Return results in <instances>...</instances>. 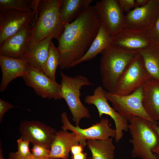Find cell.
Instances as JSON below:
<instances>
[{"mask_svg": "<svg viewBox=\"0 0 159 159\" xmlns=\"http://www.w3.org/2000/svg\"><path fill=\"white\" fill-rule=\"evenodd\" d=\"M112 45L127 51L137 52L147 49L154 44L145 34L126 26L112 37Z\"/></svg>", "mask_w": 159, "mask_h": 159, "instance_id": "9a60e30c", "label": "cell"}, {"mask_svg": "<svg viewBox=\"0 0 159 159\" xmlns=\"http://www.w3.org/2000/svg\"><path fill=\"white\" fill-rule=\"evenodd\" d=\"M144 33L154 45L159 46V15L153 26Z\"/></svg>", "mask_w": 159, "mask_h": 159, "instance_id": "4316f807", "label": "cell"}, {"mask_svg": "<svg viewBox=\"0 0 159 159\" xmlns=\"http://www.w3.org/2000/svg\"><path fill=\"white\" fill-rule=\"evenodd\" d=\"M89 159H92L91 158H90Z\"/></svg>", "mask_w": 159, "mask_h": 159, "instance_id": "f35d334b", "label": "cell"}, {"mask_svg": "<svg viewBox=\"0 0 159 159\" xmlns=\"http://www.w3.org/2000/svg\"><path fill=\"white\" fill-rule=\"evenodd\" d=\"M27 68V73L22 77L26 84L32 88L37 95L50 100L63 99L60 84L42 71L29 67Z\"/></svg>", "mask_w": 159, "mask_h": 159, "instance_id": "8fae6325", "label": "cell"}, {"mask_svg": "<svg viewBox=\"0 0 159 159\" xmlns=\"http://www.w3.org/2000/svg\"><path fill=\"white\" fill-rule=\"evenodd\" d=\"M158 125L159 126V123L158 124Z\"/></svg>", "mask_w": 159, "mask_h": 159, "instance_id": "60d3db41", "label": "cell"}, {"mask_svg": "<svg viewBox=\"0 0 159 159\" xmlns=\"http://www.w3.org/2000/svg\"><path fill=\"white\" fill-rule=\"evenodd\" d=\"M84 147L80 144L72 146L70 152L72 155H74L83 152Z\"/></svg>", "mask_w": 159, "mask_h": 159, "instance_id": "d6a6232c", "label": "cell"}, {"mask_svg": "<svg viewBox=\"0 0 159 159\" xmlns=\"http://www.w3.org/2000/svg\"><path fill=\"white\" fill-rule=\"evenodd\" d=\"M39 0H0V11L6 9H15L37 14Z\"/></svg>", "mask_w": 159, "mask_h": 159, "instance_id": "d4e9b609", "label": "cell"}, {"mask_svg": "<svg viewBox=\"0 0 159 159\" xmlns=\"http://www.w3.org/2000/svg\"><path fill=\"white\" fill-rule=\"evenodd\" d=\"M87 145L92 159H115V147L112 138L105 140H88Z\"/></svg>", "mask_w": 159, "mask_h": 159, "instance_id": "603a6c76", "label": "cell"}, {"mask_svg": "<svg viewBox=\"0 0 159 159\" xmlns=\"http://www.w3.org/2000/svg\"><path fill=\"white\" fill-rule=\"evenodd\" d=\"M87 153L85 152H82L79 153L72 155V159H87Z\"/></svg>", "mask_w": 159, "mask_h": 159, "instance_id": "d590c367", "label": "cell"}, {"mask_svg": "<svg viewBox=\"0 0 159 159\" xmlns=\"http://www.w3.org/2000/svg\"><path fill=\"white\" fill-rule=\"evenodd\" d=\"M59 50L52 41L49 47L48 56L42 71L47 76L55 81L56 71L57 67L59 66Z\"/></svg>", "mask_w": 159, "mask_h": 159, "instance_id": "484cf974", "label": "cell"}, {"mask_svg": "<svg viewBox=\"0 0 159 159\" xmlns=\"http://www.w3.org/2000/svg\"><path fill=\"white\" fill-rule=\"evenodd\" d=\"M80 142L79 137L73 132L63 130L57 131L51 146L49 157L67 159L72 147L79 144Z\"/></svg>", "mask_w": 159, "mask_h": 159, "instance_id": "d6986e66", "label": "cell"}, {"mask_svg": "<svg viewBox=\"0 0 159 159\" xmlns=\"http://www.w3.org/2000/svg\"><path fill=\"white\" fill-rule=\"evenodd\" d=\"M157 155L158 159H159V153Z\"/></svg>", "mask_w": 159, "mask_h": 159, "instance_id": "74e56055", "label": "cell"}, {"mask_svg": "<svg viewBox=\"0 0 159 159\" xmlns=\"http://www.w3.org/2000/svg\"><path fill=\"white\" fill-rule=\"evenodd\" d=\"M151 125L156 132L159 138V126L158 124L152 123ZM152 152L156 155L159 153V143L157 147L152 150Z\"/></svg>", "mask_w": 159, "mask_h": 159, "instance_id": "836d02e7", "label": "cell"}, {"mask_svg": "<svg viewBox=\"0 0 159 159\" xmlns=\"http://www.w3.org/2000/svg\"><path fill=\"white\" fill-rule=\"evenodd\" d=\"M135 0H117L119 6L124 12H129L132 8L135 7Z\"/></svg>", "mask_w": 159, "mask_h": 159, "instance_id": "f546056e", "label": "cell"}, {"mask_svg": "<svg viewBox=\"0 0 159 159\" xmlns=\"http://www.w3.org/2000/svg\"><path fill=\"white\" fill-rule=\"evenodd\" d=\"M30 24L22 28L0 44V54L10 57L20 58L31 38Z\"/></svg>", "mask_w": 159, "mask_h": 159, "instance_id": "e0dca14e", "label": "cell"}, {"mask_svg": "<svg viewBox=\"0 0 159 159\" xmlns=\"http://www.w3.org/2000/svg\"><path fill=\"white\" fill-rule=\"evenodd\" d=\"M0 66L2 77L0 91L2 92L14 79L23 77L27 72V67L20 58L6 56L0 54Z\"/></svg>", "mask_w": 159, "mask_h": 159, "instance_id": "ac0fdd59", "label": "cell"}, {"mask_svg": "<svg viewBox=\"0 0 159 159\" xmlns=\"http://www.w3.org/2000/svg\"><path fill=\"white\" fill-rule=\"evenodd\" d=\"M105 94V90L102 86L96 87L92 95H87L85 98V103L95 105L99 115L101 117L105 115L110 116L114 120L116 132L115 141L118 143L123 136L124 132L128 131V121L109 104Z\"/></svg>", "mask_w": 159, "mask_h": 159, "instance_id": "30bf717a", "label": "cell"}, {"mask_svg": "<svg viewBox=\"0 0 159 159\" xmlns=\"http://www.w3.org/2000/svg\"><path fill=\"white\" fill-rule=\"evenodd\" d=\"M159 15V0H149L144 6L134 8L125 15L126 26L145 32L153 25Z\"/></svg>", "mask_w": 159, "mask_h": 159, "instance_id": "7c38bea8", "label": "cell"}, {"mask_svg": "<svg viewBox=\"0 0 159 159\" xmlns=\"http://www.w3.org/2000/svg\"></svg>", "mask_w": 159, "mask_h": 159, "instance_id": "ab89813d", "label": "cell"}, {"mask_svg": "<svg viewBox=\"0 0 159 159\" xmlns=\"http://www.w3.org/2000/svg\"><path fill=\"white\" fill-rule=\"evenodd\" d=\"M9 159H54L50 157L38 158L32 154L29 156H21L17 154L16 152H11L9 154Z\"/></svg>", "mask_w": 159, "mask_h": 159, "instance_id": "1f68e13d", "label": "cell"}, {"mask_svg": "<svg viewBox=\"0 0 159 159\" xmlns=\"http://www.w3.org/2000/svg\"><path fill=\"white\" fill-rule=\"evenodd\" d=\"M61 2V0H39L37 18L32 26V39L39 41L51 36L58 40L65 26L60 14Z\"/></svg>", "mask_w": 159, "mask_h": 159, "instance_id": "3957f363", "label": "cell"}, {"mask_svg": "<svg viewBox=\"0 0 159 159\" xmlns=\"http://www.w3.org/2000/svg\"><path fill=\"white\" fill-rule=\"evenodd\" d=\"M138 52L124 50L112 44L102 52L100 73L106 91L114 93L117 80Z\"/></svg>", "mask_w": 159, "mask_h": 159, "instance_id": "7a4b0ae2", "label": "cell"}, {"mask_svg": "<svg viewBox=\"0 0 159 159\" xmlns=\"http://www.w3.org/2000/svg\"><path fill=\"white\" fill-rule=\"evenodd\" d=\"M103 26L109 35L113 37L126 26L125 15L117 0L97 1L93 6Z\"/></svg>", "mask_w": 159, "mask_h": 159, "instance_id": "9c48e42d", "label": "cell"}, {"mask_svg": "<svg viewBox=\"0 0 159 159\" xmlns=\"http://www.w3.org/2000/svg\"><path fill=\"white\" fill-rule=\"evenodd\" d=\"M16 107L9 102L0 99V122H1L5 113L9 110Z\"/></svg>", "mask_w": 159, "mask_h": 159, "instance_id": "4dcf8cb0", "label": "cell"}, {"mask_svg": "<svg viewBox=\"0 0 159 159\" xmlns=\"http://www.w3.org/2000/svg\"><path fill=\"white\" fill-rule=\"evenodd\" d=\"M17 151L16 153L18 155L24 156L31 155L32 153L29 149L30 142L28 140H23L20 137L17 140Z\"/></svg>", "mask_w": 159, "mask_h": 159, "instance_id": "83f0119b", "label": "cell"}, {"mask_svg": "<svg viewBox=\"0 0 159 159\" xmlns=\"http://www.w3.org/2000/svg\"><path fill=\"white\" fill-rule=\"evenodd\" d=\"M60 117L62 124V130H69L75 133L80 138L79 144L84 147L87 145L86 140H105L115 137V130L110 127L109 120L107 118H102L98 123L83 129L79 126H74L72 125L66 112H63Z\"/></svg>", "mask_w": 159, "mask_h": 159, "instance_id": "ba28073f", "label": "cell"}, {"mask_svg": "<svg viewBox=\"0 0 159 159\" xmlns=\"http://www.w3.org/2000/svg\"><path fill=\"white\" fill-rule=\"evenodd\" d=\"M112 43V37L101 25L97 36L86 53L80 59L73 63L70 67L93 59Z\"/></svg>", "mask_w": 159, "mask_h": 159, "instance_id": "44dd1931", "label": "cell"}, {"mask_svg": "<svg viewBox=\"0 0 159 159\" xmlns=\"http://www.w3.org/2000/svg\"><path fill=\"white\" fill-rule=\"evenodd\" d=\"M129 122L132 156L141 159H158L152 150L158 145L159 138L151 125L152 123L138 117H133Z\"/></svg>", "mask_w": 159, "mask_h": 159, "instance_id": "277c9868", "label": "cell"}, {"mask_svg": "<svg viewBox=\"0 0 159 159\" xmlns=\"http://www.w3.org/2000/svg\"><path fill=\"white\" fill-rule=\"evenodd\" d=\"M142 56L146 69L152 78L159 80V46L138 52Z\"/></svg>", "mask_w": 159, "mask_h": 159, "instance_id": "cb8c5ba5", "label": "cell"}, {"mask_svg": "<svg viewBox=\"0 0 159 159\" xmlns=\"http://www.w3.org/2000/svg\"><path fill=\"white\" fill-rule=\"evenodd\" d=\"M149 0H135L134 8L142 7L146 5Z\"/></svg>", "mask_w": 159, "mask_h": 159, "instance_id": "e575fe53", "label": "cell"}, {"mask_svg": "<svg viewBox=\"0 0 159 159\" xmlns=\"http://www.w3.org/2000/svg\"><path fill=\"white\" fill-rule=\"evenodd\" d=\"M108 101L114 109L129 122L134 117L142 118L150 122L158 124L153 120L144 110L142 104V87L134 92L126 95H120L105 90Z\"/></svg>", "mask_w": 159, "mask_h": 159, "instance_id": "52a82bcc", "label": "cell"}, {"mask_svg": "<svg viewBox=\"0 0 159 159\" xmlns=\"http://www.w3.org/2000/svg\"><path fill=\"white\" fill-rule=\"evenodd\" d=\"M53 39V37L50 36L42 40L37 41L31 38L20 59L27 67L43 72Z\"/></svg>", "mask_w": 159, "mask_h": 159, "instance_id": "2e32d148", "label": "cell"}, {"mask_svg": "<svg viewBox=\"0 0 159 159\" xmlns=\"http://www.w3.org/2000/svg\"><path fill=\"white\" fill-rule=\"evenodd\" d=\"M32 154L38 158L49 157L50 149L39 145L34 144L32 149Z\"/></svg>", "mask_w": 159, "mask_h": 159, "instance_id": "f1b7e54d", "label": "cell"}, {"mask_svg": "<svg viewBox=\"0 0 159 159\" xmlns=\"http://www.w3.org/2000/svg\"><path fill=\"white\" fill-rule=\"evenodd\" d=\"M61 90L64 99L70 111L72 120L75 126H79L84 118H91L88 109L81 102L80 90L85 86L92 85L87 78L81 75L74 77L68 76L60 72Z\"/></svg>", "mask_w": 159, "mask_h": 159, "instance_id": "5b68a950", "label": "cell"}, {"mask_svg": "<svg viewBox=\"0 0 159 159\" xmlns=\"http://www.w3.org/2000/svg\"><path fill=\"white\" fill-rule=\"evenodd\" d=\"M21 138L30 143L50 149L57 131L53 127L38 121L24 120L20 123Z\"/></svg>", "mask_w": 159, "mask_h": 159, "instance_id": "5bb4252c", "label": "cell"}, {"mask_svg": "<svg viewBox=\"0 0 159 159\" xmlns=\"http://www.w3.org/2000/svg\"><path fill=\"white\" fill-rule=\"evenodd\" d=\"M101 26L93 6L87 7L71 23L66 25L58 39L60 54L59 67H70L87 51Z\"/></svg>", "mask_w": 159, "mask_h": 159, "instance_id": "6da1fadb", "label": "cell"}, {"mask_svg": "<svg viewBox=\"0 0 159 159\" xmlns=\"http://www.w3.org/2000/svg\"><path fill=\"white\" fill-rule=\"evenodd\" d=\"M151 78L142 56L138 52L117 80L114 94L122 96L130 95Z\"/></svg>", "mask_w": 159, "mask_h": 159, "instance_id": "8992f818", "label": "cell"}, {"mask_svg": "<svg viewBox=\"0 0 159 159\" xmlns=\"http://www.w3.org/2000/svg\"><path fill=\"white\" fill-rule=\"evenodd\" d=\"M0 159H4L3 154V151L1 146V141H0Z\"/></svg>", "mask_w": 159, "mask_h": 159, "instance_id": "8d00e7d4", "label": "cell"}, {"mask_svg": "<svg viewBox=\"0 0 159 159\" xmlns=\"http://www.w3.org/2000/svg\"><path fill=\"white\" fill-rule=\"evenodd\" d=\"M142 87L144 110L153 120L159 121V80L152 78Z\"/></svg>", "mask_w": 159, "mask_h": 159, "instance_id": "ffe728a7", "label": "cell"}, {"mask_svg": "<svg viewBox=\"0 0 159 159\" xmlns=\"http://www.w3.org/2000/svg\"><path fill=\"white\" fill-rule=\"evenodd\" d=\"M33 12L15 9L0 11V44L22 28L33 23Z\"/></svg>", "mask_w": 159, "mask_h": 159, "instance_id": "4fadbf2b", "label": "cell"}, {"mask_svg": "<svg viewBox=\"0 0 159 159\" xmlns=\"http://www.w3.org/2000/svg\"><path fill=\"white\" fill-rule=\"evenodd\" d=\"M93 1V0H61L59 12L64 25L72 22Z\"/></svg>", "mask_w": 159, "mask_h": 159, "instance_id": "7402d4cb", "label": "cell"}]
</instances>
